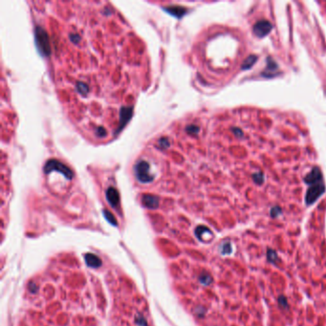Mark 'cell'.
<instances>
[{"instance_id": "3957f363", "label": "cell", "mask_w": 326, "mask_h": 326, "mask_svg": "<svg viewBox=\"0 0 326 326\" xmlns=\"http://www.w3.org/2000/svg\"><path fill=\"white\" fill-rule=\"evenodd\" d=\"M305 182L310 185L313 184H317V183H320L322 182V175L320 170L318 167H315L311 172H310L306 178H305Z\"/></svg>"}, {"instance_id": "277c9868", "label": "cell", "mask_w": 326, "mask_h": 326, "mask_svg": "<svg viewBox=\"0 0 326 326\" xmlns=\"http://www.w3.org/2000/svg\"><path fill=\"white\" fill-rule=\"evenodd\" d=\"M85 262L89 267L92 268H98L101 265V260L93 254H87L85 255Z\"/></svg>"}, {"instance_id": "7a4b0ae2", "label": "cell", "mask_w": 326, "mask_h": 326, "mask_svg": "<svg viewBox=\"0 0 326 326\" xmlns=\"http://www.w3.org/2000/svg\"><path fill=\"white\" fill-rule=\"evenodd\" d=\"M272 24L267 20H260L254 26V33L258 37H263L267 36L272 30Z\"/></svg>"}, {"instance_id": "5b68a950", "label": "cell", "mask_w": 326, "mask_h": 326, "mask_svg": "<svg viewBox=\"0 0 326 326\" xmlns=\"http://www.w3.org/2000/svg\"><path fill=\"white\" fill-rule=\"evenodd\" d=\"M107 199L108 201H109V203L112 205V206H115L119 203V195H118V192L113 190V189H110L109 190H108L107 192Z\"/></svg>"}, {"instance_id": "30bf717a", "label": "cell", "mask_w": 326, "mask_h": 326, "mask_svg": "<svg viewBox=\"0 0 326 326\" xmlns=\"http://www.w3.org/2000/svg\"><path fill=\"white\" fill-rule=\"evenodd\" d=\"M254 181L255 182H262V180H263V176H262V173H256L255 175H254Z\"/></svg>"}, {"instance_id": "52a82bcc", "label": "cell", "mask_w": 326, "mask_h": 326, "mask_svg": "<svg viewBox=\"0 0 326 326\" xmlns=\"http://www.w3.org/2000/svg\"><path fill=\"white\" fill-rule=\"evenodd\" d=\"M256 58H257V57H256L255 56H254V55L250 56L249 57H248V58L244 61V63H243V65H242V68L246 70V69H249L250 67H252V66L254 64Z\"/></svg>"}, {"instance_id": "6da1fadb", "label": "cell", "mask_w": 326, "mask_h": 326, "mask_svg": "<svg viewBox=\"0 0 326 326\" xmlns=\"http://www.w3.org/2000/svg\"><path fill=\"white\" fill-rule=\"evenodd\" d=\"M325 187L322 182L310 185V188L306 193V203L311 205L317 201V199L324 192Z\"/></svg>"}, {"instance_id": "9c48e42d", "label": "cell", "mask_w": 326, "mask_h": 326, "mask_svg": "<svg viewBox=\"0 0 326 326\" xmlns=\"http://www.w3.org/2000/svg\"><path fill=\"white\" fill-rule=\"evenodd\" d=\"M104 214H105V216H106V218L108 219V221H109L111 224H113V225H116V224H117V222H116V220H115V218H114V216H113L110 212L104 211Z\"/></svg>"}, {"instance_id": "8992f818", "label": "cell", "mask_w": 326, "mask_h": 326, "mask_svg": "<svg viewBox=\"0 0 326 326\" xmlns=\"http://www.w3.org/2000/svg\"><path fill=\"white\" fill-rule=\"evenodd\" d=\"M158 199L155 198V197H152V196H146L144 198V204L147 207V208H150V209H154V208H157L158 206Z\"/></svg>"}, {"instance_id": "ba28073f", "label": "cell", "mask_w": 326, "mask_h": 326, "mask_svg": "<svg viewBox=\"0 0 326 326\" xmlns=\"http://www.w3.org/2000/svg\"><path fill=\"white\" fill-rule=\"evenodd\" d=\"M200 281L205 285H209L211 282V277L207 274H203L200 276Z\"/></svg>"}]
</instances>
